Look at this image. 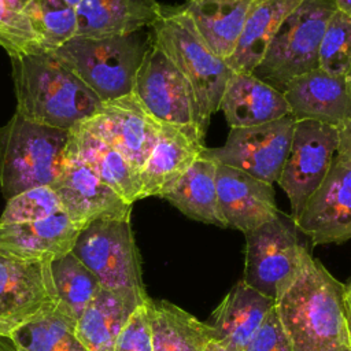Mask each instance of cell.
Here are the masks:
<instances>
[{
  "mask_svg": "<svg viewBox=\"0 0 351 351\" xmlns=\"http://www.w3.org/2000/svg\"><path fill=\"white\" fill-rule=\"evenodd\" d=\"M10 58L16 112L23 118L70 132L100 110L101 100L49 51Z\"/></svg>",
  "mask_w": 351,
  "mask_h": 351,
  "instance_id": "cell-1",
  "label": "cell"
},
{
  "mask_svg": "<svg viewBox=\"0 0 351 351\" xmlns=\"http://www.w3.org/2000/svg\"><path fill=\"white\" fill-rule=\"evenodd\" d=\"M274 307L295 351L350 348L344 284L313 255Z\"/></svg>",
  "mask_w": 351,
  "mask_h": 351,
  "instance_id": "cell-2",
  "label": "cell"
},
{
  "mask_svg": "<svg viewBox=\"0 0 351 351\" xmlns=\"http://www.w3.org/2000/svg\"><path fill=\"white\" fill-rule=\"evenodd\" d=\"M151 45L152 36L141 29L100 38L73 37L49 52L106 103L133 92Z\"/></svg>",
  "mask_w": 351,
  "mask_h": 351,
  "instance_id": "cell-3",
  "label": "cell"
},
{
  "mask_svg": "<svg viewBox=\"0 0 351 351\" xmlns=\"http://www.w3.org/2000/svg\"><path fill=\"white\" fill-rule=\"evenodd\" d=\"M70 132L40 125L15 111L0 128V189L8 200L58 178Z\"/></svg>",
  "mask_w": 351,
  "mask_h": 351,
  "instance_id": "cell-4",
  "label": "cell"
},
{
  "mask_svg": "<svg viewBox=\"0 0 351 351\" xmlns=\"http://www.w3.org/2000/svg\"><path fill=\"white\" fill-rule=\"evenodd\" d=\"M152 43L160 48L191 84L206 126L219 110L233 70L210 51L192 19L178 8H163L152 25Z\"/></svg>",
  "mask_w": 351,
  "mask_h": 351,
  "instance_id": "cell-5",
  "label": "cell"
},
{
  "mask_svg": "<svg viewBox=\"0 0 351 351\" xmlns=\"http://www.w3.org/2000/svg\"><path fill=\"white\" fill-rule=\"evenodd\" d=\"M335 0H302L284 19L252 74L280 92L304 73L318 69V49Z\"/></svg>",
  "mask_w": 351,
  "mask_h": 351,
  "instance_id": "cell-6",
  "label": "cell"
},
{
  "mask_svg": "<svg viewBox=\"0 0 351 351\" xmlns=\"http://www.w3.org/2000/svg\"><path fill=\"white\" fill-rule=\"evenodd\" d=\"M243 281L274 302L300 276L311 256L292 217L278 213L271 221L244 233Z\"/></svg>",
  "mask_w": 351,
  "mask_h": 351,
  "instance_id": "cell-7",
  "label": "cell"
},
{
  "mask_svg": "<svg viewBox=\"0 0 351 351\" xmlns=\"http://www.w3.org/2000/svg\"><path fill=\"white\" fill-rule=\"evenodd\" d=\"M73 252L101 288L129 292L144 302L149 299L130 218H99L88 223L80 230Z\"/></svg>",
  "mask_w": 351,
  "mask_h": 351,
  "instance_id": "cell-8",
  "label": "cell"
},
{
  "mask_svg": "<svg viewBox=\"0 0 351 351\" xmlns=\"http://www.w3.org/2000/svg\"><path fill=\"white\" fill-rule=\"evenodd\" d=\"M337 148V128L318 121L295 122L291 147L277 180L291 203L293 221L326 177Z\"/></svg>",
  "mask_w": 351,
  "mask_h": 351,
  "instance_id": "cell-9",
  "label": "cell"
},
{
  "mask_svg": "<svg viewBox=\"0 0 351 351\" xmlns=\"http://www.w3.org/2000/svg\"><path fill=\"white\" fill-rule=\"evenodd\" d=\"M132 93L158 122L196 128L206 134L207 126L191 84L154 43L137 71Z\"/></svg>",
  "mask_w": 351,
  "mask_h": 351,
  "instance_id": "cell-10",
  "label": "cell"
},
{
  "mask_svg": "<svg viewBox=\"0 0 351 351\" xmlns=\"http://www.w3.org/2000/svg\"><path fill=\"white\" fill-rule=\"evenodd\" d=\"M295 122L289 114L255 126L230 128L225 144L207 148L204 155L265 182H277L291 147Z\"/></svg>",
  "mask_w": 351,
  "mask_h": 351,
  "instance_id": "cell-11",
  "label": "cell"
},
{
  "mask_svg": "<svg viewBox=\"0 0 351 351\" xmlns=\"http://www.w3.org/2000/svg\"><path fill=\"white\" fill-rule=\"evenodd\" d=\"M51 188L62 211L80 229L99 218H130L132 206L84 163L67 145L64 162Z\"/></svg>",
  "mask_w": 351,
  "mask_h": 351,
  "instance_id": "cell-12",
  "label": "cell"
},
{
  "mask_svg": "<svg viewBox=\"0 0 351 351\" xmlns=\"http://www.w3.org/2000/svg\"><path fill=\"white\" fill-rule=\"evenodd\" d=\"M81 125L119 151L138 173L160 133V122L133 93L103 103L100 110Z\"/></svg>",
  "mask_w": 351,
  "mask_h": 351,
  "instance_id": "cell-13",
  "label": "cell"
},
{
  "mask_svg": "<svg viewBox=\"0 0 351 351\" xmlns=\"http://www.w3.org/2000/svg\"><path fill=\"white\" fill-rule=\"evenodd\" d=\"M49 262L0 250V322L10 332L55 302Z\"/></svg>",
  "mask_w": 351,
  "mask_h": 351,
  "instance_id": "cell-14",
  "label": "cell"
},
{
  "mask_svg": "<svg viewBox=\"0 0 351 351\" xmlns=\"http://www.w3.org/2000/svg\"><path fill=\"white\" fill-rule=\"evenodd\" d=\"M295 223L313 245L351 240V163L333 158L326 177Z\"/></svg>",
  "mask_w": 351,
  "mask_h": 351,
  "instance_id": "cell-15",
  "label": "cell"
},
{
  "mask_svg": "<svg viewBox=\"0 0 351 351\" xmlns=\"http://www.w3.org/2000/svg\"><path fill=\"white\" fill-rule=\"evenodd\" d=\"M215 185L225 228L245 233L271 221L280 213L273 184L258 180L240 169L217 162Z\"/></svg>",
  "mask_w": 351,
  "mask_h": 351,
  "instance_id": "cell-16",
  "label": "cell"
},
{
  "mask_svg": "<svg viewBox=\"0 0 351 351\" xmlns=\"http://www.w3.org/2000/svg\"><path fill=\"white\" fill-rule=\"evenodd\" d=\"M291 115L339 128L351 118V86L347 77L321 69L292 78L284 89Z\"/></svg>",
  "mask_w": 351,
  "mask_h": 351,
  "instance_id": "cell-17",
  "label": "cell"
},
{
  "mask_svg": "<svg viewBox=\"0 0 351 351\" xmlns=\"http://www.w3.org/2000/svg\"><path fill=\"white\" fill-rule=\"evenodd\" d=\"M206 149L199 129L160 123L158 141L140 171L141 199L160 197Z\"/></svg>",
  "mask_w": 351,
  "mask_h": 351,
  "instance_id": "cell-18",
  "label": "cell"
},
{
  "mask_svg": "<svg viewBox=\"0 0 351 351\" xmlns=\"http://www.w3.org/2000/svg\"><path fill=\"white\" fill-rule=\"evenodd\" d=\"M219 110L230 128L255 126L291 114L282 92L252 73L236 71L226 84Z\"/></svg>",
  "mask_w": 351,
  "mask_h": 351,
  "instance_id": "cell-19",
  "label": "cell"
},
{
  "mask_svg": "<svg viewBox=\"0 0 351 351\" xmlns=\"http://www.w3.org/2000/svg\"><path fill=\"white\" fill-rule=\"evenodd\" d=\"M75 12V37L100 38L152 27L162 5L156 0H81Z\"/></svg>",
  "mask_w": 351,
  "mask_h": 351,
  "instance_id": "cell-20",
  "label": "cell"
},
{
  "mask_svg": "<svg viewBox=\"0 0 351 351\" xmlns=\"http://www.w3.org/2000/svg\"><path fill=\"white\" fill-rule=\"evenodd\" d=\"M273 306V299L243 280L237 281L207 322L211 328L213 340L234 351H243Z\"/></svg>",
  "mask_w": 351,
  "mask_h": 351,
  "instance_id": "cell-21",
  "label": "cell"
},
{
  "mask_svg": "<svg viewBox=\"0 0 351 351\" xmlns=\"http://www.w3.org/2000/svg\"><path fill=\"white\" fill-rule=\"evenodd\" d=\"M80 230L63 211L32 222L0 225V250L22 258L52 259L73 251Z\"/></svg>",
  "mask_w": 351,
  "mask_h": 351,
  "instance_id": "cell-22",
  "label": "cell"
},
{
  "mask_svg": "<svg viewBox=\"0 0 351 351\" xmlns=\"http://www.w3.org/2000/svg\"><path fill=\"white\" fill-rule=\"evenodd\" d=\"M254 0H188L181 10L218 58L226 60L239 43Z\"/></svg>",
  "mask_w": 351,
  "mask_h": 351,
  "instance_id": "cell-23",
  "label": "cell"
},
{
  "mask_svg": "<svg viewBox=\"0 0 351 351\" xmlns=\"http://www.w3.org/2000/svg\"><path fill=\"white\" fill-rule=\"evenodd\" d=\"M67 145L123 200L133 204L141 199L140 173L119 151L86 130L81 123L70 130Z\"/></svg>",
  "mask_w": 351,
  "mask_h": 351,
  "instance_id": "cell-24",
  "label": "cell"
},
{
  "mask_svg": "<svg viewBox=\"0 0 351 351\" xmlns=\"http://www.w3.org/2000/svg\"><path fill=\"white\" fill-rule=\"evenodd\" d=\"M147 302L129 292L100 288L77 321V332L88 351H114L121 329Z\"/></svg>",
  "mask_w": 351,
  "mask_h": 351,
  "instance_id": "cell-25",
  "label": "cell"
},
{
  "mask_svg": "<svg viewBox=\"0 0 351 351\" xmlns=\"http://www.w3.org/2000/svg\"><path fill=\"white\" fill-rule=\"evenodd\" d=\"M302 0H254L233 53L225 60L236 73H252L284 19Z\"/></svg>",
  "mask_w": 351,
  "mask_h": 351,
  "instance_id": "cell-26",
  "label": "cell"
},
{
  "mask_svg": "<svg viewBox=\"0 0 351 351\" xmlns=\"http://www.w3.org/2000/svg\"><path fill=\"white\" fill-rule=\"evenodd\" d=\"M215 173L217 160L203 154L160 197L191 219L225 228L218 208Z\"/></svg>",
  "mask_w": 351,
  "mask_h": 351,
  "instance_id": "cell-27",
  "label": "cell"
},
{
  "mask_svg": "<svg viewBox=\"0 0 351 351\" xmlns=\"http://www.w3.org/2000/svg\"><path fill=\"white\" fill-rule=\"evenodd\" d=\"M10 337L18 351H88L77 332V319L58 302L14 328Z\"/></svg>",
  "mask_w": 351,
  "mask_h": 351,
  "instance_id": "cell-28",
  "label": "cell"
},
{
  "mask_svg": "<svg viewBox=\"0 0 351 351\" xmlns=\"http://www.w3.org/2000/svg\"><path fill=\"white\" fill-rule=\"evenodd\" d=\"M154 351H204L213 340L211 328L167 300L145 303Z\"/></svg>",
  "mask_w": 351,
  "mask_h": 351,
  "instance_id": "cell-29",
  "label": "cell"
},
{
  "mask_svg": "<svg viewBox=\"0 0 351 351\" xmlns=\"http://www.w3.org/2000/svg\"><path fill=\"white\" fill-rule=\"evenodd\" d=\"M49 266L55 302L78 321L86 306L101 288L97 277L73 251L52 258Z\"/></svg>",
  "mask_w": 351,
  "mask_h": 351,
  "instance_id": "cell-30",
  "label": "cell"
},
{
  "mask_svg": "<svg viewBox=\"0 0 351 351\" xmlns=\"http://www.w3.org/2000/svg\"><path fill=\"white\" fill-rule=\"evenodd\" d=\"M26 14L44 51H53L77 34L75 7L66 0H32Z\"/></svg>",
  "mask_w": 351,
  "mask_h": 351,
  "instance_id": "cell-31",
  "label": "cell"
},
{
  "mask_svg": "<svg viewBox=\"0 0 351 351\" xmlns=\"http://www.w3.org/2000/svg\"><path fill=\"white\" fill-rule=\"evenodd\" d=\"M318 69L347 77L351 69V15L336 10L325 27L319 49Z\"/></svg>",
  "mask_w": 351,
  "mask_h": 351,
  "instance_id": "cell-32",
  "label": "cell"
},
{
  "mask_svg": "<svg viewBox=\"0 0 351 351\" xmlns=\"http://www.w3.org/2000/svg\"><path fill=\"white\" fill-rule=\"evenodd\" d=\"M32 0H0V45L8 55L44 51L26 14Z\"/></svg>",
  "mask_w": 351,
  "mask_h": 351,
  "instance_id": "cell-33",
  "label": "cell"
},
{
  "mask_svg": "<svg viewBox=\"0 0 351 351\" xmlns=\"http://www.w3.org/2000/svg\"><path fill=\"white\" fill-rule=\"evenodd\" d=\"M62 211L56 192L51 186H37L7 200L0 225L23 223L43 219Z\"/></svg>",
  "mask_w": 351,
  "mask_h": 351,
  "instance_id": "cell-34",
  "label": "cell"
},
{
  "mask_svg": "<svg viewBox=\"0 0 351 351\" xmlns=\"http://www.w3.org/2000/svg\"><path fill=\"white\" fill-rule=\"evenodd\" d=\"M114 351H154L147 306H138L121 329Z\"/></svg>",
  "mask_w": 351,
  "mask_h": 351,
  "instance_id": "cell-35",
  "label": "cell"
},
{
  "mask_svg": "<svg viewBox=\"0 0 351 351\" xmlns=\"http://www.w3.org/2000/svg\"><path fill=\"white\" fill-rule=\"evenodd\" d=\"M243 351H295L273 306Z\"/></svg>",
  "mask_w": 351,
  "mask_h": 351,
  "instance_id": "cell-36",
  "label": "cell"
},
{
  "mask_svg": "<svg viewBox=\"0 0 351 351\" xmlns=\"http://www.w3.org/2000/svg\"><path fill=\"white\" fill-rule=\"evenodd\" d=\"M336 156L351 163V118L337 128Z\"/></svg>",
  "mask_w": 351,
  "mask_h": 351,
  "instance_id": "cell-37",
  "label": "cell"
},
{
  "mask_svg": "<svg viewBox=\"0 0 351 351\" xmlns=\"http://www.w3.org/2000/svg\"><path fill=\"white\" fill-rule=\"evenodd\" d=\"M344 310H346L348 343H350V348H351V282L344 284Z\"/></svg>",
  "mask_w": 351,
  "mask_h": 351,
  "instance_id": "cell-38",
  "label": "cell"
},
{
  "mask_svg": "<svg viewBox=\"0 0 351 351\" xmlns=\"http://www.w3.org/2000/svg\"><path fill=\"white\" fill-rule=\"evenodd\" d=\"M0 351H18L10 335H0Z\"/></svg>",
  "mask_w": 351,
  "mask_h": 351,
  "instance_id": "cell-39",
  "label": "cell"
},
{
  "mask_svg": "<svg viewBox=\"0 0 351 351\" xmlns=\"http://www.w3.org/2000/svg\"><path fill=\"white\" fill-rule=\"evenodd\" d=\"M204 351H234L229 347H226L225 344L219 343V341H215V340H210L204 348Z\"/></svg>",
  "mask_w": 351,
  "mask_h": 351,
  "instance_id": "cell-40",
  "label": "cell"
},
{
  "mask_svg": "<svg viewBox=\"0 0 351 351\" xmlns=\"http://www.w3.org/2000/svg\"><path fill=\"white\" fill-rule=\"evenodd\" d=\"M337 10L351 15V0H335Z\"/></svg>",
  "mask_w": 351,
  "mask_h": 351,
  "instance_id": "cell-41",
  "label": "cell"
},
{
  "mask_svg": "<svg viewBox=\"0 0 351 351\" xmlns=\"http://www.w3.org/2000/svg\"><path fill=\"white\" fill-rule=\"evenodd\" d=\"M0 335H10V330L0 322Z\"/></svg>",
  "mask_w": 351,
  "mask_h": 351,
  "instance_id": "cell-42",
  "label": "cell"
},
{
  "mask_svg": "<svg viewBox=\"0 0 351 351\" xmlns=\"http://www.w3.org/2000/svg\"><path fill=\"white\" fill-rule=\"evenodd\" d=\"M69 4H71V5H74V7H77L78 5V3L81 1V0H66Z\"/></svg>",
  "mask_w": 351,
  "mask_h": 351,
  "instance_id": "cell-43",
  "label": "cell"
},
{
  "mask_svg": "<svg viewBox=\"0 0 351 351\" xmlns=\"http://www.w3.org/2000/svg\"><path fill=\"white\" fill-rule=\"evenodd\" d=\"M347 80H348V82H350V86H351V69H350V73H348V75H347Z\"/></svg>",
  "mask_w": 351,
  "mask_h": 351,
  "instance_id": "cell-44",
  "label": "cell"
},
{
  "mask_svg": "<svg viewBox=\"0 0 351 351\" xmlns=\"http://www.w3.org/2000/svg\"><path fill=\"white\" fill-rule=\"evenodd\" d=\"M339 351H351V348H343V350H339Z\"/></svg>",
  "mask_w": 351,
  "mask_h": 351,
  "instance_id": "cell-45",
  "label": "cell"
},
{
  "mask_svg": "<svg viewBox=\"0 0 351 351\" xmlns=\"http://www.w3.org/2000/svg\"><path fill=\"white\" fill-rule=\"evenodd\" d=\"M347 282H351V277H350V278H348V281H347Z\"/></svg>",
  "mask_w": 351,
  "mask_h": 351,
  "instance_id": "cell-46",
  "label": "cell"
}]
</instances>
